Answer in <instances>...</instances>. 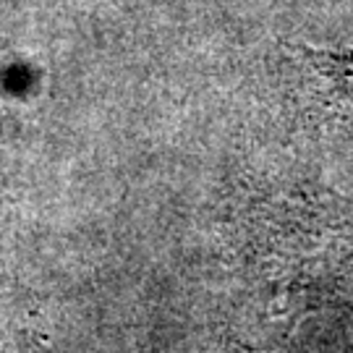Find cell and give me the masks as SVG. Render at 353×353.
<instances>
[]
</instances>
